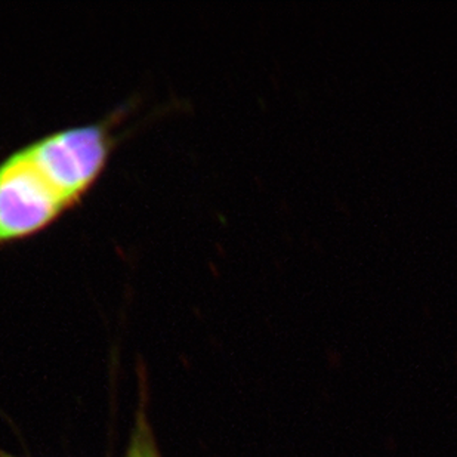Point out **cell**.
<instances>
[{
	"instance_id": "cell-3",
	"label": "cell",
	"mask_w": 457,
	"mask_h": 457,
	"mask_svg": "<svg viewBox=\"0 0 457 457\" xmlns=\"http://www.w3.org/2000/svg\"><path fill=\"white\" fill-rule=\"evenodd\" d=\"M0 457H15V456H11V454H6V453H4V452H2V450H0Z\"/></svg>"
},
{
	"instance_id": "cell-1",
	"label": "cell",
	"mask_w": 457,
	"mask_h": 457,
	"mask_svg": "<svg viewBox=\"0 0 457 457\" xmlns=\"http://www.w3.org/2000/svg\"><path fill=\"white\" fill-rule=\"evenodd\" d=\"M120 112L24 144L0 160V247L48 228L82 202L117 143Z\"/></svg>"
},
{
	"instance_id": "cell-2",
	"label": "cell",
	"mask_w": 457,
	"mask_h": 457,
	"mask_svg": "<svg viewBox=\"0 0 457 457\" xmlns=\"http://www.w3.org/2000/svg\"><path fill=\"white\" fill-rule=\"evenodd\" d=\"M128 457H157L153 449L152 440L144 436V429H139V436H135L134 445Z\"/></svg>"
}]
</instances>
